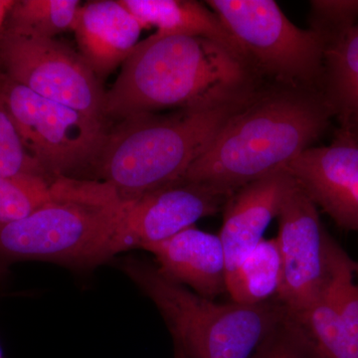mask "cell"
<instances>
[{"instance_id": "obj_1", "label": "cell", "mask_w": 358, "mask_h": 358, "mask_svg": "<svg viewBox=\"0 0 358 358\" xmlns=\"http://www.w3.org/2000/svg\"><path fill=\"white\" fill-rule=\"evenodd\" d=\"M250 63L208 38L155 33L138 42L109 91L106 120L166 110L215 108L263 88Z\"/></svg>"}, {"instance_id": "obj_2", "label": "cell", "mask_w": 358, "mask_h": 358, "mask_svg": "<svg viewBox=\"0 0 358 358\" xmlns=\"http://www.w3.org/2000/svg\"><path fill=\"white\" fill-rule=\"evenodd\" d=\"M333 113L317 90L264 86L224 124L182 180L232 195L285 171L324 133Z\"/></svg>"}, {"instance_id": "obj_3", "label": "cell", "mask_w": 358, "mask_h": 358, "mask_svg": "<svg viewBox=\"0 0 358 358\" xmlns=\"http://www.w3.org/2000/svg\"><path fill=\"white\" fill-rule=\"evenodd\" d=\"M251 98L220 107L121 120L108 131L96 162L100 180L126 201L181 180L231 115Z\"/></svg>"}, {"instance_id": "obj_4", "label": "cell", "mask_w": 358, "mask_h": 358, "mask_svg": "<svg viewBox=\"0 0 358 358\" xmlns=\"http://www.w3.org/2000/svg\"><path fill=\"white\" fill-rule=\"evenodd\" d=\"M129 203L100 179L58 176L46 203L20 220L0 225V258L74 268L102 265Z\"/></svg>"}, {"instance_id": "obj_5", "label": "cell", "mask_w": 358, "mask_h": 358, "mask_svg": "<svg viewBox=\"0 0 358 358\" xmlns=\"http://www.w3.org/2000/svg\"><path fill=\"white\" fill-rule=\"evenodd\" d=\"M120 268L147 294L187 358H253L288 312L278 301L219 303L162 274L155 264L127 257Z\"/></svg>"}, {"instance_id": "obj_6", "label": "cell", "mask_w": 358, "mask_h": 358, "mask_svg": "<svg viewBox=\"0 0 358 358\" xmlns=\"http://www.w3.org/2000/svg\"><path fill=\"white\" fill-rule=\"evenodd\" d=\"M250 64L275 84L317 90L324 72V38L301 29L273 0H208Z\"/></svg>"}, {"instance_id": "obj_7", "label": "cell", "mask_w": 358, "mask_h": 358, "mask_svg": "<svg viewBox=\"0 0 358 358\" xmlns=\"http://www.w3.org/2000/svg\"><path fill=\"white\" fill-rule=\"evenodd\" d=\"M0 103L10 115L28 154L51 178H77L95 169L108 131L106 124L37 95L4 77Z\"/></svg>"}, {"instance_id": "obj_8", "label": "cell", "mask_w": 358, "mask_h": 358, "mask_svg": "<svg viewBox=\"0 0 358 358\" xmlns=\"http://www.w3.org/2000/svg\"><path fill=\"white\" fill-rule=\"evenodd\" d=\"M0 68L14 83L106 124L100 78L62 42L6 28L0 34Z\"/></svg>"}, {"instance_id": "obj_9", "label": "cell", "mask_w": 358, "mask_h": 358, "mask_svg": "<svg viewBox=\"0 0 358 358\" xmlns=\"http://www.w3.org/2000/svg\"><path fill=\"white\" fill-rule=\"evenodd\" d=\"M278 217L282 280L277 300L294 317L312 307L326 285L331 237L317 207L294 179Z\"/></svg>"}, {"instance_id": "obj_10", "label": "cell", "mask_w": 358, "mask_h": 358, "mask_svg": "<svg viewBox=\"0 0 358 358\" xmlns=\"http://www.w3.org/2000/svg\"><path fill=\"white\" fill-rule=\"evenodd\" d=\"M231 195L211 186L181 180L129 201L110 239L103 263L122 252L160 243L214 215Z\"/></svg>"}, {"instance_id": "obj_11", "label": "cell", "mask_w": 358, "mask_h": 358, "mask_svg": "<svg viewBox=\"0 0 358 358\" xmlns=\"http://www.w3.org/2000/svg\"><path fill=\"white\" fill-rule=\"evenodd\" d=\"M289 317L315 358H358V263L331 238L329 273L319 298Z\"/></svg>"}, {"instance_id": "obj_12", "label": "cell", "mask_w": 358, "mask_h": 358, "mask_svg": "<svg viewBox=\"0 0 358 358\" xmlns=\"http://www.w3.org/2000/svg\"><path fill=\"white\" fill-rule=\"evenodd\" d=\"M285 171L339 227L358 231V138L338 131L331 145L308 148Z\"/></svg>"}, {"instance_id": "obj_13", "label": "cell", "mask_w": 358, "mask_h": 358, "mask_svg": "<svg viewBox=\"0 0 358 358\" xmlns=\"http://www.w3.org/2000/svg\"><path fill=\"white\" fill-rule=\"evenodd\" d=\"M293 178L286 171L271 174L238 189L224 207L219 232L225 252L227 275L264 239L273 219L278 217Z\"/></svg>"}, {"instance_id": "obj_14", "label": "cell", "mask_w": 358, "mask_h": 358, "mask_svg": "<svg viewBox=\"0 0 358 358\" xmlns=\"http://www.w3.org/2000/svg\"><path fill=\"white\" fill-rule=\"evenodd\" d=\"M169 279L204 298L226 293L227 263L219 235L195 226L145 249Z\"/></svg>"}, {"instance_id": "obj_15", "label": "cell", "mask_w": 358, "mask_h": 358, "mask_svg": "<svg viewBox=\"0 0 358 358\" xmlns=\"http://www.w3.org/2000/svg\"><path fill=\"white\" fill-rule=\"evenodd\" d=\"M143 27L120 0L82 4L73 26L80 55L102 79L128 59Z\"/></svg>"}, {"instance_id": "obj_16", "label": "cell", "mask_w": 358, "mask_h": 358, "mask_svg": "<svg viewBox=\"0 0 358 358\" xmlns=\"http://www.w3.org/2000/svg\"><path fill=\"white\" fill-rule=\"evenodd\" d=\"M320 34L324 43L320 92L338 131L358 136V20Z\"/></svg>"}, {"instance_id": "obj_17", "label": "cell", "mask_w": 358, "mask_h": 358, "mask_svg": "<svg viewBox=\"0 0 358 358\" xmlns=\"http://www.w3.org/2000/svg\"><path fill=\"white\" fill-rule=\"evenodd\" d=\"M143 28L159 34L188 35L213 40L243 59L236 40L208 6L192 0H120Z\"/></svg>"}, {"instance_id": "obj_18", "label": "cell", "mask_w": 358, "mask_h": 358, "mask_svg": "<svg viewBox=\"0 0 358 358\" xmlns=\"http://www.w3.org/2000/svg\"><path fill=\"white\" fill-rule=\"evenodd\" d=\"M282 271L277 240L264 239L226 279V293L233 303L258 306L278 299Z\"/></svg>"}, {"instance_id": "obj_19", "label": "cell", "mask_w": 358, "mask_h": 358, "mask_svg": "<svg viewBox=\"0 0 358 358\" xmlns=\"http://www.w3.org/2000/svg\"><path fill=\"white\" fill-rule=\"evenodd\" d=\"M81 6L78 0L13 2L6 28L44 38H55L56 35L73 29Z\"/></svg>"}, {"instance_id": "obj_20", "label": "cell", "mask_w": 358, "mask_h": 358, "mask_svg": "<svg viewBox=\"0 0 358 358\" xmlns=\"http://www.w3.org/2000/svg\"><path fill=\"white\" fill-rule=\"evenodd\" d=\"M53 179L30 174L0 176V225L20 220L46 203Z\"/></svg>"}, {"instance_id": "obj_21", "label": "cell", "mask_w": 358, "mask_h": 358, "mask_svg": "<svg viewBox=\"0 0 358 358\" xmlns=\"http://www.w3.org/2000/svg\"><path fill=\"white\" fill-rule=\"evenodd\" d=\"M25 174L51 178L28 154L10 115L0 103V176Z\"/></svg>"}, {"instance_id": "obj_22", "label": "cell", "mask_w": 358, "mask_h": 358, "mask_svg": "<svg viewBox=\"0 0 358 358\" xmlns=\"http://www.w3.org/2000/svg\"><path fill=\"white\" fill-rule=\"evenodd\" d=\"M253 358H315L300 329L288 317L260 346Z\"/></svg>"}, {"instance_id": "obj_23", "label": "cell", "mask_w": 358, "mask_h": 358, "mask_svg": "<svg viewBox=\"0 0 358 358\" xmlns=\"http://www.w3.org/2000/svg\"><path fill=\"white\" fill-rule=\"evenodd\" d=\"M13 2L10 1H0V24H1L2 20L7 11L13 6Z\"/></svg>"}, {"instance_id": "obj_24", "label": "cell", "mask_w": 358, "mask_h": 358, "mask_svg": "<svg viewBox=\"0 0 358 358\" xmlns=\"http://www.w3.org/2000/svg\"><path fill=\"white\" fill-rule=\"evenodd\" d=\"M173 358H187V357L178 345H174Z\"/></svg>"}, {"instance_id": "obj_25", "label": "cell", "mask_w": 358, "mask_h": 358, "mask_svg": "<svg viewBox=\"0 0 358 358\" xmlns=\"http://www.w3.org/2000/svg\"><path fill=\"white\" fill-rule=\"evenodd\" d=\"M0 358H3V355H2L1 348H0Z\"/></svg>"}, {"instance_id": "obj_26", "label": "cell", "mask_w": 358, "mask_h": 358, "mask_svg": "<svg viewBox=\"0 0 358 358\" xmlns=\"http://www.w3.org/2000/svg\"><path fill=\"white\" fill-rule=\"evenodd\" d=\"M355 138H358V136H355Z\"/></svg>"}]
</instances>
